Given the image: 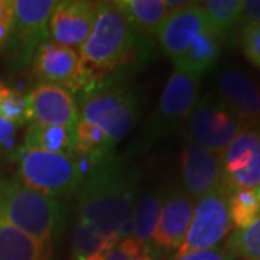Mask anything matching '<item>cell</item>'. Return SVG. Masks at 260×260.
<instances>
[{"mask_svg":"<svg viewBox=\"0 0 260 260\" xmlns=\"http://www.w3.org/2000/svg\"><path fill=\"white\" fill-rule=\"evenodd\" d=\"M229 211L234 230L249 227L260 217V201L256 189L229 191Z\"/></svg>","mask_w":260,"mask_h":260,"instance_id":"d4e9b609","label":"cell"},{"mask_svg":"<svg viewBox=\"0 0 260 260\" xmlns=\"http://www.w3.org/2000/svg\"><path fill=\"white\" fill-rule=\"evenodd\" d=\"M113 5L143 37L156 35L160 23L169 13L167 0H116Z\"/></svg>","mask_w":260,"mask_h":260,"instance_id":"44dd1931","label":"cell"},{"mask_svg":"<svg viewBox=\"0 0 260 260\" xmlns=\"http://www.w3.org/2000/svg\"><path fill=\"white\" fill-rule=\"evenodd\" d=\"M227 249L243 260H260V217L249 227L234 230L227 240Z\"/></svg>","mask_w":260,"mask_h":260,"instance_id":"484cf974","label":"cell"},{"mask_svg":"<svg viewBox=\"0 0 260 260\" xmlns=\"http://www.w3.org/2000/svg\"><path fill=\"white\" fill-rule=\"evenodd\" d=\"M223 41V38L214 29L207 26L188 47L185 52L172 61L174 70L201 77L220 58Z\"/></svg>","mask_w":260,"mask_h":260,"instance_id":"d6986e66","label":"cell"},{"mask_svg":"<svg viewBox=\"0 0 260 260\" xmlns=\"http://www.w3.org/2000/svg\"><path fill=\"white\" fill-rule=\"evenodd\" d=\"M256 192H257V197H259V201H260V185L257 186V189H256Z\"/></svg>","mask_w":260,"mask_h":260,"instance_id":"e575fe53","label":"cell"},{"mask_svg":"<svg viewBox=\"0 0 260 260\" xmlns=\"http://www.w3.org/2000/svg\"><path fill=\"white\" fill-rule=\"evenodd\" d=\"M200 80L201 77L197 75L186 74L178 70L172 71L155 110L129 148L127 158L143 155L159 142L167 139L174 130L181 129L200 99Z\"/></svg>","mask_w":260,"mask_h":260,"instance_id":"277c9868","label":"cell"},{"mask_svg":"<svg viewBox=\"0 0 260 260\" xmlns=\"http://www.w3.org/2000/svg\"><path fill=\"white\" fill-rule=\"evenodd\" d=\"M139 107V94L133 87H103L81 103L80 120L97 127L116 146L135 127Z\"/></svg>","mask_w":260,"mask_h":260,"instance_id":"8992f818","label":"cell"},{"mask_svg":"<svg viewBox=\"0 0 260 260\" xmlns=\"http://www.w3.org/2000/svg\"><path fill=\"white\" fill-rule=\"evenodd\" d=\"M171 260H237L227 247H214L210 250L192 251L179 256H172Z\"/></svg>","mask_w":260,"mask_h":260,"instance_id":"f1b7e54d","label":"cell"},{"mask_svg":"<svg viewBox=\"0 0 260 260\" xmlns=\"http://www.w3.org/2000/svg\"><path fill=\"white\" fill-rule=\"evenodd\" d=\"M139 182L140 168L127 156L112 155L84 178L75 194V220L106 239H127Z\"/></svg>","mask_w":260,"mask_h":260,"instance_id":"6da1fadb","label":"cell"},{"mask_svg":"<svg viewBox=\"0 0 260 260\" xmlns=\"http://www.w3.org/2000/svg\"><path fill=\"white\" fill-rule=\"evenodd\" d=\"M18 179L29 188L54 198L77 194L87 175L75 155L20 148L15 153Z\"/></svg>","mask_w":260,"mask_h":260,"instance_id":"5b68a950","label":"cell"},{"mask_svg":"<svg viewBox=\"0 0 260 260\" xmlns=\"http://www.w3.org/2000/svg\"><path fill=\"white\" fill-rule=\"evenodd\" d=\"M182 188L195 201L224 186L220 155L185 140L181 152Z\"/></svg>","mask_w":260,"mask_h":260,"instance_id":"5bb4252c","label":"cell"},{"mask_svg":"<svg viewBox=\"0 0 260 260\" xmlns=\"http://www.w3.org/2000/svg\"><path fill=\"white\" fill-rule=\"evenodd\" d=\"M130 260H155L150 254H149L148 251H145V250H138L133 256H132V259Z\"/></svg>","mask_w":260,"mask_h":260,"instance_id":"836d02e7","label":"cell"},{"mask_svg":"<svg viewBox=\"0 0 260 260\" xmlns=\"http://www.w3.org/2000/svg\"><path fill=\"white\" fill-rule=\"evenodd\" d=\"M247 124L217 95L208 93L198 99L181 126L184 139L221 155Z\"/></svg>","mask_w":260,"mask_h":260,"instance_id":"52a82bcc","label":"cell"},{"mask_svg":"<svg viewBox=\"0 0 260 260\" xmlns=\"http://www.w3.org/2000/svg\"><path fill=\"white\" fill-rule=\"evenodd\" d=\"M0 218L54 247L64 232L68 214L61 200L29 188L18 178L0 177Z\"/></svg>","mask_w":260,"mask_h":260,"instance_id":"3957f363","label":"cell"},{"mask_svg":"<svg viewBox=\"0 0 260 260\" xmlns=\"http://www.w3.org/2000/svg\"><path fill=\"white\" fill-rule=\"evenodd\" d=\"M0 117L19 129L29 124L26 95L5 83H0Z\"/></svg>","mask_w":260,"mask_h":260,"instance_id":"4316f807","label":"cell"},{"mask_svg":"<svg viewBox=\"0 0 260 260\" xmlns=\"http://www.w3.org/2000/svg\"><path fill=\"white\" fill-rule=\"evenodd\" d=\"M18 130V126H15V124H12V123L0 117V155L12 146Z\"/></svg>","mask_w":260,"mask_h":260,"instance_id":"d6a6232c","label":"cell"},{"mask_svg":"<svg viewBox=\"0 0 260 260\" xmlns=\"http://www.w3.org/2000/svg\"><path fill=\"white\" fill-rule=\"evenodd\" d=\"M164 191L165 188L155 186L146 191L139 200H136V204L132 213V220H130V229H132L130 237L139 244L142 250L148 251L155 260L162 259L155 249L153 239H155V232H156Z\"/></svg>","mask_w":260,"mask_h":260,"instance_id":"ac0fdd59","label":"cell"},{"mask_svg":"<svg viewBox=\"0 0 260 260\" xmlns=\"http://www.w3.org/2000/svg\"><path fill=\"white\" fill-rule=\"evenodd\" d=\"M242 22L260 25V0H243Z\"/></svg>","mask_w":260,"mask_h":260,"instance_id":"1f68e13d","label":"cell"},{"mask_svg":"<svg viewBox=\"0 0 260 260\" xmlns=\"http://www.w3.org/2000/svg\"><path fill=\"white\" fill-rule=\"evenodd\" d=\"M217 95L247 126L260 124V85L242 70H224L217 84Z\"/></svg>","mask_w":260,"mask_h":260,"instance_id":"e0dca14e","label":"cell"},{"mask_svg":"<svg viewBox=\"0 0 260 260\" xmlns=\"http://www.w3.org/2000/svg\"><path fill=\"white\" fill-rule=\"evenodd\" d=\"M207 26L208 22L200 3H189L169 12L156 30L162 52L174 61L185 52Z\"/></svg>","mask_w":260,"mask_h":260,"instance_id":"2e32d148","label":"cell"},{"mask_svg":"<svg viewBox=\"0 0 260 260\" xmlns=\"http://www.w3.org/2000/svg\"><path fill=\"white\" fill-rule=\"evenodd\" d=\"M13 23V0H0V51L3 49Z\"/></svg>","mask_w":260,"mask_h":260,"instance_id":"f546056e","label":"cell"},{"mask_svg":"<svg viewBox=\"0 0 260 260\" xmlns=\"http://www.w3.org/2000/svg\"><path fill=\"white\" fill-rule=\"evenodd\" d=\"M30 65L41 83L61 85L73 94L81 93L84 100L100 90L95 75L73 48L47 41L38 49Z\"/></svg>","mask_w":260,"mask_h":260,"instance_id":"9c48e42d","label":"cell"},{"mask_svg":"<svg viewBox=\"0 0 260 260\" xmlns=\"http://www.w3.org/2000/svg\"><path fill=\"white\" fill-rule=\"evenodd\" d=\"M239 42L247 61L260 70V25H243L239 30Z\"/></svg>","mask_w":260,"mask_h":260,"instance_id":"83f0119b","label":"cell"},{"mask_svg":"<svg viewBox=\"0 0 260 260\" xmlns=\"http://www.w3.org/2000/svg\"><path fill=\"white\" fill-rule=\"evenodd\" d=\"M99 3L88 0L58 2L49 20V38L52 42L68 48L83 45L93 30Z\"/></svg>","mask_w":260,"mask_h":260,"instance_id":"9a60e30c","label":"cell"},{"mask_svg":"<svg viewBox=\"0 0 260 260\" xmlns=\"http://www.w3.org/2000/svg\"><path fill=\"white\" fill-rule=\"evenodd\" d=\"M143 35L126 20L113 2H100L93 30L80 47L78 54L85 67L95 75L100 90L110 74L135 64L136 55H142Z\"/></svg>","mask_w":260,"mask_h":260,"instance_id":"7a4b0ae2","label":"cell"},{"mask_svg":"<svg viewBox=\"0 0 260 260\" xmlns=\"http://www.w3.org/2000/svg\"><path fill=\"white\" fill-rule=\"evenodd\" d=\"M29 124L39 123L75 130L80 107L75 95L61 85L39 83L26 94Z\"/></svg>","mask_w":260,"mask_h":260,"instance_id":"4fadbf2b","label":"cell"},{"mask_svg":"<svg viewBox=\"0 0 260 260\" xmlns=\"http://www.w3.org/2000/svg\"><path fill=\"white\" fill-rule=\"evenodd\" d=\"M138 250H140L139 244L132 237H127V239L119 240L113 246V249L109 251L106 260H130Z\"/></svg>","mask_w":260,"mask_h":260,"instance_id":"4dcf8cb0","label":"cell"},{"mask_svg":"<svg viewBox=\"0 0 260 260\" xmlns=\"http://www.w3.org/2000/svg\"><path fill=\"white\" fill-rule=\"evenodd\" d=\"M54 0H13V23L2 49L13 70H23L42 44L49 41V20L55 9Z\"/></svg>","mask_w":260,"mask_h":260,"instance_id":"ba28073f","label":"cell"},{"mask_svg":"<svg viewBox=\"0 0 260 260\" xmlns=\"http://www.w3.org/2000/svg\"><path fill=\"white\" fill-rule=\"evenodd\" d=\"M117 242L103 237L91 227L75 220L71 244V260H106Z\"/></svg>","mask_w":260,"mask_h":260,"instance_id":"603a6c76","label":"cell"},{"mask_svg":"<svg viewBox=\"0 0 260 260\" xmlns=\"http://www.w3.org/2000/svg\"><path fill=\"white\" fill-rule=\"evenodd\" d=\"M224 185L233 189H257L260 185V124H251L220 155Z\"/></svg>","mask_w":260,"mask_h":260,"instance_id":"8fae6325","label":"cell"},{"mask_svg":"<svg viewBox=\"0 0 260 260\" xmlns=\"http://www.w3.org/2000/svg\"><path fill=\"white\" fill-rule=\"evenodd\" d=\"M200 6L204 10L208 26L223 39L242 22L243 0H207Z\"/></svg>","mask_w":260,"mask_h":260,"instance_id":"cb8c5ba5","label":"cell"},{"mask_svg":"<svg viewBox=\"0 0 260 260\" xmlns=\"http://www.w3.org/2000/svg\"><path fill=\"white\" fill-rule=\"evenodd\" d=\"M54 247L19 232L0 218V260H52Z\"/></svg>","mask_w":260,"mask_h":260,"instance_id":"ffe728a7","label":"cell"},{"mask_svg":"<svg viewBox=\"0 0 260 260\" xmlns=\"http://www.w3.org/2000/svg\"><path fill=\"white\" fill-rule=\"evenodd\" d=\"M232 229L229 189L224 185L218 191L195 203L192 220L185 240L174 256L218 247L220 242L232 232Z\"/></svg>","mask_w":260,"mask_h":260,"instance_id":"30bf717a","label":"cell"},{"mask_svg":"<svg viewBox=\"0 0 260 260\" xmlns=\"http://www.w3.org/2000/svg\"><path fill=\"white\" fill-rule=\"evenodd\" d=\"M194 208L195 200L182 186H165L153 239L160 257L179 250L192 220Z\"/></svg>","mask_w":260,"mask_h":260,"instance_id":"7c38bea8","label":"cell"},{"mask_svg":"<svg viewBox=\"0 0 260 260\" xmlns=\"http://www.w3.org/2000/svg\"><path fill=\"white\" fill-rule=\"evenodd\" d=\"M74 142L75 130L30 123L25 133L22 148L74 155Z\"/></svg>","mask_w":260,"mask_h":260,"instance_id":"7402d4cb","label":"cell"}]
</instances>
